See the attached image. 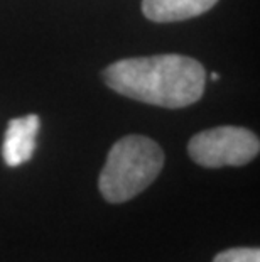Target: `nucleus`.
Returning <instances> with one entry per match:
<instances>
[{
	"instance_id": "obj_5",
	"label": "nucleus",
	"mask_w": 260,
	"mask_h": 262,
	"mask_svg": "<svg viewBox=\"0 0 260 262\" xmlns=\"http://www.w3.org/2000/svg\"><path fill=\"white\" fill-rule=\"evenodd\" d=\"M218 0H142V12L152 22H178L198 17Z\"/></svg>"
},
{
	"instance_id": "obj_3",
	"label": "nucleus",
	"mask_w": 260,
	"mask_h": 262,
	"mask_svg": "<svg viewBox=\"0 0 260 262\" xmlns=\"http://www.w3.org/2000/svg\"><path fill=\"white\" fill-rule=\"evenodd\" d=\"M258 137L243 127L225 125L191 137L187 152L203 168L245 166L258 156Z\"/></svg>"
},
{
	"instance_id": "obj_1",
	"label": "nucleus",
	"mask_w": 260,
	"mask_h": 262,
	"mask_svg": "<svg viewBox=\"0 0 260 262\" xmlns=\"http://www.w3.org/2000/svg\"><path fill=\"white\" fill-rule=\"evenodd\" d=\"M105 83L124 97L164 108H182L203 97L206 71L182 54H157L112 63Z\"/></svg>"
},
{
	"instance_id": "obj_7",
	"label": "nucleus",
	"mask_w": 260,
	"mask_h": 262,
	"mask_svg": "<svg viewBox=\"0 0 260 262\" xmlns=\"http://www.w3.org/2000/svg\"><path fill=\"white\" fill-rule=\"evenodd\" d=\"M211 80H213V81H218V80H220V75H218V73H213V75H211Z\"/></svg>"
},
{
	"instance_id": "obj_6",
	"label": "nucleus",
	"mask_w": 260,
	"mask_h": 262,
	"mask_svg": "<svg viewBox=\"0 0 260 262\" xmlns=\"http://www.w3.org/2000/svg\"><path fill=\"white\" fill-rule=\"evenodd\" d=\"M213 262H260V250L257 247H235L220 252Z\"/></svg>"
},
{
	"instance_id": "obj_4",
	"label": "nucleus",
	"mask_w": 260,
	"mask_h": 262,
	"mask_svg": "<svg viewBox=\"0 0 260 262\" xmlns=\"http://www.w3.org/2000/svg\"><path fill=\"white\" fill-rule=\"evenodd\" d=\"M39 117L34 114L9 122L2 146L5 164L10 168H17L32 158L36 150V136L39 132Z\"/></svg>"
},
{
	"instance_id": "obj_2",
	"label": "nucleus",
	"mask_w": 260,
	"mask_h": 262,
	"mask_svg": "<svg viewBox=\"0 0 260 262\" xmlns=\"http://www.w3.org/2000/svg\"><path fill=\"white\" fill-rule=\"evenodd\" d=\"M164 166V152L146 136H125L110 149L98 188L110 203L129 202L151 186Z\"/></svg>"
}]
</instances>
